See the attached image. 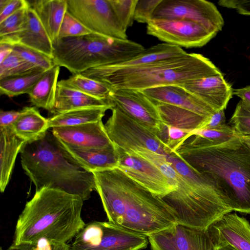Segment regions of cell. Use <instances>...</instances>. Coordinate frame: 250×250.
<instances>
[{
  "label": "cell",
  "mask_w": 250,
  "mask_h": 250,
  "mask_svg": "<svg viewBox=\"0 0 250 250\" xmlns=\"http://www.w3.org/2000/svg\"><path fill=\"white\" fill-rule=\"evenodd\" d=\"M41 71L13 52L0 63V80Z\"/></svg>",
  "instance_id": "d6a6232c"
},
{
  "label": "cell",
  "mask_w": 250,
  "mask_h": 250,
  "mask_svg": "<svg viewBox=\"0 0 250 250\" xmlns=\"http://www.w3.org/2000/svg\"><path fill=\"white\" fill-rule=\"evenodd\" d=\"M58 84L104 100H108L112 91L106 84L85 77L81 73L74 74L67 79L62 80L58 82Z\"/></svg>",
  "instance_id": "4dcf8cb0"
},
{
  "label": "cell",
  "mask_w": 250,
  "mask_h": 250,
  "mask_svg": "<svg viewBox=\"0 0 250 250\" xmlns=\"http://www.w3.org/2000/svg\"><path fill=\"white\" fill-rule=\"evenodd\" d=\"M21 110L20 111H2L0 113V127L11 126L13 124L20 116Z\"/></svg>",
  "instance_id": "ee69618b"
},
{
  "label": "cell",
  "mask_w": 250,
  "mask_h": 250,
  "mask_svg": "<svg viewBox=\"0 0 250 250\" xmlns=\"http://www.w3.org/2000/svg\"><path fill=\"white\" fill-rule=\"evenodd\" d=\"M153 103L182 107L211 117L216 111L181 85H168L142 91Z\"/></svg>",
  "instance_id": "ffe728a7"
},
{
  "label": "cell",
  "mask_w": 250,
  "mask_h": 250,
  "mask_svg": "<svg viewBox=\"0 0 250 250\" xmlns=\"http://www.w3.org/2000/svg\"><path fill=\"white\" fill-rule=\"evenodd\" d=\"M146 33L165 43L186 48L202 47L216 35L196 22L181 19H153L147 23Z\"/></svg>",
  "instance_id": "7c38bea8"
},
{
  "label": "cell",
  "mask_w": 250,
  "mask_h": 250,
  "mask_svg": "<svg viewBox=\"0 0 250 250\" xmlns=\"http://www.w3.org/2000/svg\"><path fill=\"white\" fill-rule=\"evenodd\" d=\"M221 6L235 9L238 13L250 16V0H220Z\"/></svg>",
  "instance_id": "7bdbcfd3"
},
{
  "label": "cell",
  "mask_w": 250,
  "mask_h": 250,
  "mask_svg": "<svg viewBox=\"0 0 250 250\" xmlns=\"http://www.w3.org/2000/svg\"><path fill=\"white\" fill-rule=\"evenodd\" d=\"M130 151L135 153L155 165L177 187L179 180L178 175L173 167L167 161L164 155L144 148H140Z\"/></svg>",
  "instance_id": "836d02e7"
},
{
  "label": "cell",
  "mask_w": 250,
  "mask_h": 250,
  "mask_svg": "<svg viewBox=\"0 0 250 250\" xmlns=\"http://www.w3.org/2000/svg\"><path fill=\"white\" fill-rule=\"evenodd\" d=\"M213 250H236L228 245H213Z\"/></svg>",
  "instance_id": "c3c4849f"
},
{
  "label": "cell",
  "mask_w": 250,
  "mask_h": 250,
  "mask_svg": "<svg viewBox=\"0 0 250 250\" xmlns=\"http://www.w3.org/2000/svg\"><path fill=\"white\" fill-rule=\"evenodd\" d=\"M165 157L179 177L176 190L162 198L173 210L182 213L197 212L219 198L213 186L174 152L166 153Z\"/></svg>",
  "instance_id": "52a82bcc"
},
{
  "label": "cell",
  "mask_w": 250,
  "mask_h": 250,
  "mask_svg": "<svg viewBox=\"0 0 250 250\" xmlns=\"http://www.w3.org/2000/svg\"><path fill=\"white\" fill-rule=\"evenodd\" d=\"M112 106L91 107L74 109L53 115L48 118V128L79 125L102 120L105 112Z\"/></svg>",
  "instance_id": "f1b7e54d"
},
{
  "label": "cell",
  "mask_w": 250,
  "mask_h": 250,
  "mask_svg": "<svg viewBox=\"0 0 250 250\" xmlns=\"http://www.w3.org/2000/svg\"><path fill=\"white\" fill-rule=\"evenodd\" d=\"M237 133L232 126L226 124L217 128H202L193 130L183 141L195 146H212L230 140Z\"/></svg>",
  "instance_id": "f546056e"
},
{
  "label": "cell",
  "mask_w": 250,
  "mask_h": 250,
  "mask_svg": "<svg viewBox=\"0 0 250 250\" xmlns=\"http://www.w3.org/2000/svg\"><path fill=\"white\" fill-rule=\"evenodd\" d=\"M220 71L208 58L188 53L149 64L131 67L111 65L95 67L81 74L103 83L112 90L130 89L143 91L168 85H183Z\"/></svg>",
  "instance_id": "277c9868"
},
{
  "label": "cell",
  "mask_w": 250,
  "mask_h": 250,
  "mask_svg": "<svg viewBox=\"0 0 250 250\" xmlns=\"http://www.w3.org/2000/svg\"><path fill=\"white\" fill-rule=\"evenodd\" d=\"M225 125L226 124L224 110H221L215 112L202 128H217Z\"/></svg>",
  "instance_id": "f6af8a7d"
},
{
  "label": "cell",
  "mask_w": 250,
  "mask_h": 250,
  "mask_svg": "<svg viewBox=\"0 0 250 250\" xmlns=\"http://www.w3.org/2000/svg\"><path fill=\"white\" fill-rule=\"evenodd\" d=\"M111 110L112 114L104 126L109 138L116 146L126 151L144 148L161 153L164 142L156 133L117 107H114Z\"/></svg>",
  "instance_id": "9c48e42d"
},
{
  "label": "cell",
  "mask_w": 250,
  "mask_h": 250,
  "mask_svg": "<svg viewBox=\"0 0 250 250\" xmlns=\"http://www.w3.org/2000/svg\"><path fill=\"white\" fill-rule=\"evenodd\" d=\"M108 101L130 118L157 134L163 128L156 105L142 91L121 89L112 90Z\"/></svg>",
  "instance_id": "5bb4252c"
},
{
  "label": "cell",
  "mask_w": 250,
  "mask_h": 250,
  "mask_svg": "<svg viewBox=\"0 0 250 250\" xmlns=\"http://www.w3.org/2000/svg\"><path fill=\"white\" fill-rule=\"evenodd\" d=\"M213 245H229L236 250H250V224L236 213H228L207 230Z\"/></svg>",
  "instance_id": "e0dca14e"
},
{
  "label": "cell",
  "mask_w": 250,
  "mask_h": 250,
  "mask_svg": "<svg viewBox=\"0 0 250 250\" xmlns=\"http://www.w3.org/2000/svg\"><path fill=\"white\" fill-rule=\"evenodd\" d=\"M0 190L3 192L9 182L18 154L26 143L13 132L11 126L0 127Z\"/></svg>",
  "instance_id": "603a6c76"
},
{
  "label": "cell",
  "mask_w": 250,
  "mask_h": 250,
  "mask_svg": "<svg viewBox=\"0 0 250 250\" xmlns=\"http://www.w3.org/2000/svg\"><path fill=\"white\" fill-rule=\"evenodd\" d=\"M70 246L67 244L56 245L46 239H41L30 243L18 245L12 244L7 250H69Z\"/></svg>",
  "instance_id": "60d3db41"
},
{
  "label": "cell",
  "mask_w": 250,
  "mask_h": 250,
  "mask_svg": "<svg viewBox=\"0 0 250 250\" xmlns=\"http://www.w3.org/2000/svg\"><path fill=\"white\" fill-rule=\"evenodd\" d=\"M13 52L42 71H46L55 65L52 58L28 47L14 45Z\"/></svg>",
  "instance_id": "e575fe53"
},
{
  "label": "cell",
  "mask_w": 250,
  "mask_h": 250,
  "mask_svg": "<svg viewBox=\"0 0 250 250\" xmlns=\"http://www.w3.org/2000/svg\"><path fill=\"white\" fill-rule=\"evenodd\" d=\"M52 43L58 38L60 27L67 11V0H28Z\"/></svg>",
  "instance_id": "7402d4cb"
},
{
  "label": "cell",
  "mask_w": 250,
  "mask_h": 250,
  "mask_svg": "<svg viewBox=\"0 0 250 250\" xmlns=\"http://www.w3.org/2000/svg\"><path fill=\"white\" fill-rule=\"evenodd\" d=\"M11 128L26 143H31L45 135L49 129L48 119L43 117L36 107H25Z\"/></svg>",
  "instance_id": "cb8c5ba5"
},
{
  "label": "cell",
  "mask_w": 250,
  "mask_h": 250,
  "mask_svg": "<svg viewBox=\"0 0 250 250\" xmlns=\"http://www.w3.org/2000/svg\"><path fill=\"white\" fill-rule=\"evenodd\" d=\"M113 105L108 100L98 99L58 83L53 115L77 109Z\"/></svg>",
  "instance_id": "484cf974"
},
{
  "label": "cell",
  "mask_w": 250,
  "mask_h": 250,
  "mask_svg": "<svg viewBox=\"0 0 250 250\" xmlns=\"http://www.w3.org/2000/svg\"><path fill=\"white\" fill-rule=\"evenodd\" d=\"M67 11L91 33L127 39L109 0H67Z\"/></svg>",
  "instance_id": "30bf717a"
},
{
  "label": "cell",
  "mask_w": 250,
  "mask_h": 250,
  "mask_svg": "<svg viewBox=\"0 0 250 250\" xmlns=\"http://www.w3.org/2000/svg\"><path fill=\"white\" fill-rule=\"evenodd\" d=\"M160 118L166 125L193 131L200 129L210 117H206L185 108L165 104H154Z\"/></svg>",
  "instance_id": "d4e9b609"
},
{
  "label": "cell",
  "mask_w": 250,
  "mask_h": 250,
  "mask_svg": "<svg viewBox=\"0 0 250 250\" xmlns=\"http://www.w3.org/2000/svg\"><path fill=\"white\" fill-rule=\"evenodd\" d=\"M27 4L25 0H0V22Z\"/></svg>",
  "instance_id": "b9f144b4"
},
{
  "label": "cell",
  "mask_w": 250,
  "mask_h": 250,
  "mask_svg": "<svg viewBox=\"0 0 250 250\" xmlns=\"http://www.w3.org/2000/svg\"><path fill=\"white\" fill-rule=\"evenodd\" d=\"M187 53L182 47L162 43L145 49L138 55L125 62L110 65L116 67L140 66L168 59L181 57Z\"/></svg>",
  "instance_id": "83f0119b"
},
{
  "label": "cell",
  "mask_w": 250,
  "mask_h": 250,
  "mask_svg": "<svg viewBox=\"0 0 250 250\" xmlns=\"http://www.w3.org/2000/svg\"><path fill=\"white\" fill-rule=\"evenodd\" d=\"M60 67L55 65L46 71L28 94L31 103L37 107L51 112L58 83Z\"/></svg>",
  "instance_id": "4316f807"
},
{
  "label": "cell",
  "mask_w": 250,
  "mask_h": 250,
  "mask_svg": "<svg viewBox=\"0 0 250 250\" xmlns=\"http://www.w3.org/2000/svg\"><path fill=\"white\" fill-rule=\"evenodd\" d=\"M118 148L119 167L132 180L161 198L176 190L177 187L155 165L132 151Z\"/></svg>",
  "instance_id": "4fadbf2b"
},
{
  "label": "cell",
  "mask_w": 250,
  "mask_h": 250,
  "mask_svg": "<svg viewBox=\"0 0 250 250\" xmlns=\"http://www.w3.org/2000/svg\"><path fill=\"white\" fill-rule=\"evenodd\" d=\"M83 202L80 196L57 189L36 191L18 217L13 244L46 239L56 245L66 244L85 225Z\"/></svg>",
  "instance_id": "3957f363"
},
{
  "label": "cell",
  "mask_w": 250,
  "mask_h": 250,
  "mask_svg": "<svg viewBox=\"0 0 250 250\" xmlns=\"http://www.w3.org/2000/svg\"><path fill=\"white\" fill-rule=\"evenodd\" d=\"M13 51V46L0 43V63L7 58Z\"/></svg>",
  "instance_id": "7dc6e473"
},
{
  "label": "cell",
  "mask_w": 250,
  "mask_h": 250,
  "mask_svg": "<svg viewBox=\"0 0 250 250\" xmlns=\"http://www.w3.org/2000/svg\"><path fill=\"white\" fill-rule=\"evenodd\" d=\"M151 250H213L208 230L176 223L147 236Z\"/></svg>",
  "instance_id": "9a60e30c"
},
{
  "label": "cell",
  "mask_w": 250,
  "mask_h": 250,
  "mask_svg": "<svg viewBox=\"0 0 250 250\" xmlns=\"http://www.w3.org/2000/svg\"><path fill=\"white\" fill-rule=\"evenodd\" d=\"M182 86L216 111L226 109L233 95L231 86L220 71Z\"/></svg>",
  "instance_id": "ac0fdd59"
},
{
  "label": "cell",
  "mask_w": 250,
  "mask_h": 250,
  "mask_svg": "<svg viewBox=\"0 0 250 250\" xmlns=\"http://www.w3.org/2000/svg\"><path fill=\"white\" fill-rule=\"evenodd\" d=\"M55 64L74 74L106 65L116 64L138 55L145 48L128 39H119L91 33L57 39L53 42Z\"/></svg>",
  "instance_id": "8992f818"
},
{
  "label": "cell",
  "mask_w": 250,
  "mask_h": 250,
  "mask_svg": "<svg viewBox=\"0 0 250 250\" xmlns=\"http://www.w3.org/2000/svg\"><path fill=\"white\" fill-rule=\"evenodd\" d=\"M0 43L21 45L41 52L52 58L53 43L34 11L30 7L25 22L18 32L0 37Z\"/></svg>",
  "instance_id": "d6986e66"
},
{
  "label": "cell",
  "mask_w": 250,
  "mask_h": 250,
  "mask_svg": "<svg viewBox=\"0 0 250 250\" xmlns=\"http://www.w3.org/2000/svg\"><path fill=\"white\" fill-rule=\"evenodd\" d=\"M90 33L87 28L67 11L60 27L58 39L80 37Z\"/></svg>",
  "instance_id": "74e56055"
},
{
  "label": "cell",
  "mask_w": 250,
  "mask_h": 250,
  "mask_svg": "<svg viewBox=\"0 0 250 250\" xmlns=\"http://www.w3.org/2000/svg\"><path fill=\"white\" fill-rule=\"evenodd\" d=\"M233 94L241 98L242 101L250 104V85L243 88L233 89Z\"/></svg>",
  "instance_id": "bcb514c9"
},
{
  "label": "cell",
  "mask_w": 250,
  "mask_h": 250,
  "mask_svg": "<svg viewBox=\"0 0 250 250\" xmlns=\"http://www.w3.org/2000/svg\"><path fill=\"white\" fill-rule=\"evenodd\" d=\"M147 237L108 222H89L78 233L69 250H140L147 247Z\"/></svg>",
  "instance_id": "ba28073f"
},
{
  "label": "cell",
  "mask_w": 250,
  "mask_h": 250,
  "mask_svg": "<svg viewBox=\"0 0 250 250\" xmlns=\"http://www.w3.org/2000/svg\"><path fill=\"white\" fill-rule=\"evenodd\" d=\"M108 221L148 236L177 223L170 207L119 167L92 172Z\"/></svg>",
  "instance_id": "6da1fadb"
},
{
  "label": "cell",
  "mask_w": 250,
  "mask_h": 250,
  "mask_svg": "<svg viewBox=\"0 0 250 250\" xmlns=\"http://www.w3.org/2000/svg\"><path fill=\"white\" fill-rule=\"evenodd\" d=\"M59 142L67 159L87 171L93 172L119 167V152L115 145L104 148L83 149Z\"/></svg>",
  "instance_id": "44dd1931"
},
{
  "label": "cell",
  "mask_w": 250,
  "mask_h": 250,
  "mask_svg": "<svg viewBox=\"0 0 250 250\" xmlns=\"http://www.w3.org/2000/svg\"><path fill=\"white\" fill-rule=\"evenodd\" d=\"M162 0H137L134 20L138 22L148 23Z\"/></svg>",
  "instance_id": "ab89813d"
},
{
  "label": "cell",
  "mask_w": 250,
  "mask_h": 250,
  "mask_svg": "<svg viewBox=\"0 0 250 250\" xmlns=\"http://www.w3.org/2000/svg\"><path fill=\"white\" fill-rule=\"evenodd\" d=\"M29 7L28 2L27 5L0 22V37L16 33L22 28L26 21Z\"/></svg>",
  "instance_id": "f35d334b"
},
{
  "label": "cell",
  "mask_w": 250,
  "mask_h": 250,
  "mask_svg": "<svg viewBox=\"0 0 250 250\" xmlns=\"http://www.w3.org/2000/svg\"><path fill=\"white\" fill-rule=\"evenodd\" d=\"M21 167L36 188L61 190L88 200L96 190L92 172L73 163L65 156L52 132L25 143L21 152Z\"/></svg>",
  "instance_id": "5b68a950"
},
{
  "label": "cell",
  "mask_w": 250,
  "mask_h": 250,
  "mask_svg": "<svg viewBox=\"0 0 250 250\" xmlns=\"http://www.w3.org/2000/svg\"><path fill=\"white\" fill-rule=\"evenodd\" d=\"M61 143L77 148H104L114 144L109 138L102 120L79 125L52 128Z\"/></svg>",
  "instance_id": "2e32d148"
},
{
  "label": "cell",
  "mask_w": 250,
  "mask_h": 250,
  "mask_svg": "<svg viewBox=\"0 0 250 250\" xmlns=\"http://www.w3.org/2000/svg\"><path fill=\"white\" fill-rule=\"evenodd\" d=\"M171 150L205 178L232 211L250 214V137L237 133L212 146L183 141Z\"/></svg>",
  "instance_id": "7a4b0ae2"
},
{
  "label": "cell",
  "mask_w": 250,
  "mask_h": 250,
  "mask_svg": "<svg viewBox=\"0 0 250 250\" xmlns=\"http://www.w3.org/2000/svg\"><path fill=\"white\" fill-rule=\"evenodd\" d=\"M114 13L124 30L132 26L137 0H109Z\"/></svg>",
  "instance_id": "d590c367"
},
{
  "label": "cell",
  "mask_w": 250,
  "mask_h": 250,
  "mask_svg": "<svg viewBox=\"0 0 250 250\" xmlns=\"http://www.w3.org/2000/svg\"><path fill=\"white\" fill-rule=\"evenodd\" d=\"M229 123L238 134L250 137V104L240 100Z\"/></svg>",
  "instance_id": "8d00e7d4"
},
{
  "label": "cell",
  "mask_w": 250,
  "mask_h": 250,
  "mask_svg": "<svg viewBox=\"0 0 250 250\" xmlns=\"http://www.w3.org/2000/svg\"><path fill=\"white\" fill-rule=\"evenodd\" d=\"M181 19L196 22L217 34L224 24L216 6L205 0H162L152 19Z\"/></svg>",
  "instance_id": "8fae6325"
},
{
  "label": "cell",
  "mask_w": 250,
  "mask_h": 250,
  "mask_svg": "<svg viewBox=\"0 0 250 250\" xmlns=\"http://www.w3.org/2000/svg\"><path fill=\"white\" fill-rule=\"evenodd\" d=\"M45 72L37 71L0 80V93L9 97L28 94Z\"/></svg>",
  "instance_id": "1f68e13d"
}]
</instances>
